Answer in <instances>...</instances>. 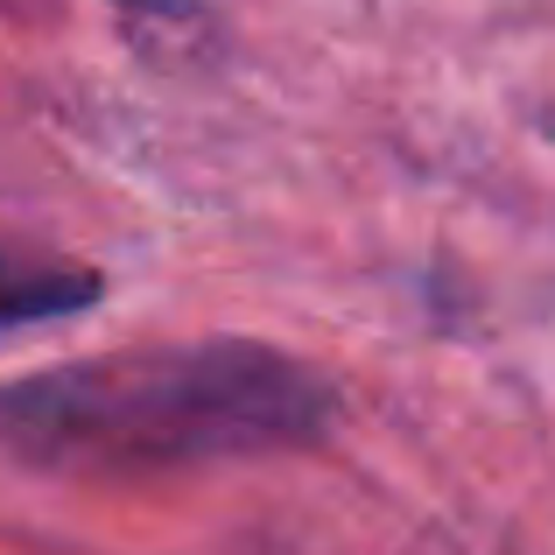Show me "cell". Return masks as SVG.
<instances>
[{
	"mask_svg": "<svg viewBox=\"0 0 555 555\" xmlns=\"http://www.w3.org/2000/svg\"><path fill=\"white\" fill-rule=\"evenodd\" d=\"M99 296H106V274H92L85 260L36 254V246L0 240V331L78 317V310H92Z\"/></svg>",
	"mask_w": 555,
	"mask_h": 555,
	"instance_id": "7a4b0ae2",
	"label": "cell"
},
{
	"mask_svg": "<svg viewBox=\"0 0 555 555\" xmlns=\"http://www.w3.org/2000/svg\"><path fill=\"white\" fill-rule=\"evenodd\" d=\"M331 408V379L274 345H134L0 387V450L70 478H149L317 443Z\"/></svg>",
	"mask_w": 555,
	"mask_h": 555,
	"instance_id": "6da1fadb",
	"label": "cell"
}]
</instances>
